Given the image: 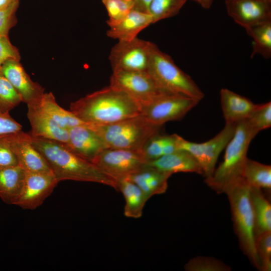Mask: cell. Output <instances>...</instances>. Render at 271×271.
I'll use <instances>...</instances> for the list:
<instances>
[{"mask_svg":"<svg viewBox=\"0 0 271 271\" xmlns=\"http://www.w3.org/2000/svg\"><path fill=\"white\" fill-rule=\"evenodd\" d=\"M237 123H225L223 128L211 139L201 143L187 141L177 135L179 150L189 153L201 166L203 176L209 178L215 169L216 163L221 152L232 138Z\"/></svg>","mask_w":271,"mask_h":271,"instance_id":"cell-8","label":"cell"},{"mask_svg":"<svg viewBox=\"0 0 271 271\" xmlns=\"http://www.w3.org/2000/svg\"><path fill=\"white\" fill-rule=\"evenodd\" d=\"M30 139L34 147L44 157L58 182L73 180L97 183L109 186L117 190L115 180L92 162L69 150L64 144L34 138L30 134Z\"/></svg>","mask_w":271,"mask_h":271,"instance_id":"cell-2","label":"cell"},{"mask_svg":"<svg viewBox=\"0 0 271 271\" xmlns=\"http://www.w3.org/2000/svg\"><path fill=\"white\" fill-rule=\"evenodd\" d=\"M141 106L128 95L109 86L71 103L70 111L84 122L107 125L138 116Z\"/></svg>","mask_w":271,"mask_h":271,"instance_id":"cell-1","label":"cell"},{"mask_svg":"<svg viewBox=\"0 0 271 271\" xmlns=\"http://www.w3.org/2000/svg\"><path fill=\"white\" fill-rule=\"evenodd\" d=\"M171 174L149 166L140 170L127 178L137 184L149 199L164 193L168 188V180Z\"/></svg>","mask_w":271,"mask_h":271,"instance_id":"cell-21","label":"cell"},{"mask_svg":"<svg viewBox=\"0 0 271 271\" xmlns=\"http://www.w3.org/2000/svg\"><path fill=\"white\" fill-rule=\"evenodd\" d=\"M243 179L250 186L271 189V166L247 158L242 173Z\"/></svg>","mask_w":271,"mask_h":271,"instance_id":"cell-27","label":"cell"},{"mask_svg":"<svg viewBox=\"0 0 271 271\" xmlns=\"http://www.w3.org/2000/svg\"><path fill=\"white\" fill-rule=\"evenodd\" d=\"M220 104L225 123H237L248 119L257 104L228 89L220 91Z\"/></svg>","mask_w":271,"mask_h":271,"instance_id":"cell-18","label":"cell"},{"mask_svg":"<svg viewBox=\"0 0 271 271\" xmlns=\"http://www.w3.org/2000/svg\"><path fill=\"white\" fill-rule=\"evenodd\" d=\"M19 165L17 159L5 140L0 136V167H12Z\"/></svg>","mask_w":271,"mask_h":271,"instance_id":"cell-37","label":"cell"},{"mask_svg":"<svg viewBox=\"0 0 271 271\" xmlns=\"http://www.w3.org/2000/svg\"><path fill=\"white\" fill-rule=\"evenodd\" d=\"M200 101L175 93H163L141 106L140 115L151 123L163 126L170 121L180 120Z\"/></svg>","mask_w":271,"mask_h":271,"instance_id":"cell-7","label":"cell"},{"mask_svg":"<svg viewBox=\"0 0 271 271\" xmlns=\"http://www.w3.org/2000/svg\"><path fill=\"white\" fill-rule=\"evenodd\" d=\"M187 1H188V0H187ZM191 1H194L196 2H197V3L198 2V0H191Z\"/></svg>","mask_w":271,"mask_h":271,"instance_id":"cell-42","label":"cell"},{"mask_svg":"<svg viewBox=\"0 0 271 271\" xmlns=\"http://www.w3.org/2000/svg\"><path fill=\"white\" fill-rule=\"evenodd\" d=\"M148 72L159 87L167 92L187 96L199 101L204 97L193 80L153 42Z\"/></svg>","mask_w":271,"mask_h":271,"instance_id":"cell-6","label":"cell"},{"mask_svg":"<svg viewBox=\"0 0 271 271\" xmlns=\"http://www.w3.org/2000/svg\"><path fill=\"white\" fill-rule=\"evenodd\" d=\"M21 102V96L0 70V112H9Z\"/></svg>","mask_w":271,"mask_h":271,"instance_id":"cell-29","label":"cell"},{"mask_svg":"<svg viewBox=\"0 0 271 271\" xmlns=\"http://www.w3.org/2000/svg\"><path fill=\"white\" fill-rule=\"evenodd\" d=\"M152 43L138 37L130 41H118L109 55L112 72H148Z\"/></svg>","mask_w":271,"mask_h":271,"instance_id":"cell-10","label":"cell"},{"mask_svg":"<svg viewBox=\"0 0 271 271\" xmlns=\"http://www.w3.org/2000/svg\"><path fill=\"white\" fill-rule=\"evenodd\" d=\"M31 126L30 136L66 144L69 139L68 129L61 127L35 105H28L27 113Z\"/></svg>","mask_w":271,"mask_h":271,"instance_id":"cell-17","label":"cell"},{"mask_svg":"<svg viewBox=\"0 0 271 271\" xmlns=\"http://www.w3.org/2000/svg\"><path fill=\"white\" fill-rule=\"evenodd\" d=\"M244 29L252 39L251 57L259 54L265 59H269L271 57V19Z\"/></svg>","mask_w":271,"mask_h":271,"instance_id":"cell-26","label":"cell"},{"mask_svg":"<svg viewBox=\"0 0 271 271\" xmlns=\"http://www.w3.org/2000/svg\"><path fill=\"white\" fill-rule=\"evenodd\" d=\"M247 120L258 132L269 128L271 126V102L257 104Z\"/></svg>","mask_w":271,"mask_h":271,"instance_id":"cell-32","label":"cell"},{"mask_svg":"<svg viewBox=\"0 0 271 271\" xmlns=\"http://www.w3.org/2000/svg\"><path fill=\"white\" fill-rule=\"evenodd\" d=\"M20 0H0V11L8 8L14 3L19 2Z\"/></svg>","mask_w":271,"mask_h":271,"instance_id":"cell-40","label":"cell"},{"mask_svg":"<svg viewBox=\"0 0 271 271\" xmlns=\"http://www.w3.org/2000/svg\"><path fill=\"white\" fill-rule=\"evenodd\" d=\"M249 188V185L242 179L225 193L230 203L234 228L241 249L251 263L261 270V262L256 249L255 221Z\"/></svg>","mask_w":271,"mask_h":271,"instance_id":"cell-4","label":"cell"},{"mask_svg":"<svg viewBox=\"0 0 271 271\" xmlns=\"http://www.w3.org/2000/svg\"><path fill=\"white\" fill-rule=\"evenodd\" d=\"M3 136L15 154L19 165L26 172H52L44 157L32 144L29 133L21 130Z\"/></svg>","mask_w":271,"mask_h":271,"instance_id":"cell-13","label":"cell"},{"mask_svg":"<svg viewBox=\"0 0 271 271\" xmlns=\"http://www.w3.org/2000/svg\"><path fill=\"white\" fill-rule=\"evenodd\" d=\"M109 86L124 92L141 106L163 93H169L161 89L148 72L113 71Z\"/></svg>","mask_w":271,"mask_h":271,"instance_id":"cell-11","label":"cell"},{"mask_svg":"<svg viewBox=\"0 0 271 271\" xmlns=\"http://www.w3.org/2000/svg\"><path fill=\"white\" fill-rule=\"evenodd\" d=\"M108 148L142 151L146 142L160 132L162 126L153 124L141 115L107 125L88 124Z\"/></svg>","mask_w":271,"mask_h":271,"instance_id":"cell-5","label":"cell"},{"mask_svg":"<svg viewBox=\"0 0 271 271\" xmlns=\"http://www.w3.org/2000/svg\"><path fill=\"white\" fill-rule=\"evenodd\" d=\"M107 12L109 27L121 21L133 9L131 0H102Z\"/></svg>","mask_w":271,"mask_h":271,"instance_id":"cell-30","label":"cell"},{"mask_svg":"<svg viewBox=\"0 0 271 271\" xmlns=\"http://www.w3.org/2000/svg\"><path fill=\"white\" fill-rule=\"evenodd\" d=\"M1 71L27 105L38 102L44 93V88L34 82L25 71L20 60L9 59L2 65Z\"/></svg>","mask_w":271,"mask_h":271,"instance_id":"cell-14","label":"cell"},{"mask_svg":"<svg viewBox=\"0 0 271 271\" xmlns=\"http://www.w3.org/2000/svg\"><path fill=\"white\" fill-rule=\"evenodd\" d=\"M92 163L117 181L145 168L148 161L141 151L107 148L101 151Z\"/></svg>","mask_w":271,"mask_h":271,"instance_id":"cell-9","label":"cell"},{"mask_svg":"<svg viewBox=\"0 0 271 271\" xmlns=\"http://www.w3.org/2000/svg\"><path fill=\"white\" fill-rule=\"evenodd\" d=\"M228 15L245 28L271 19V0H225Z\"/></svg>","mask_w":271,"mask_h":271,"instance_id":"cell-15","label":"cell"},{"mask_svg":"<svg viewBox=\"0 0 271 271\" xmlns=\"http://www.w3.org/2000/svg\"><path fill=\"white\" fill-rule=\"evenodd\" d=\"M149 166L171 174L191 172L203 175L202 169L196 160L188 152L178 150L159 158L148 162Z\"/></svg>","mask_w":271,"mask_h":271,"instance_id":"cell-20","label":"cell"},{"mask_svg":"<svg viewBox=\"0 0 271 271\" xmlns=\"http://www.w3.org/2000/svg\"><path fill=\"white\" fill-rule=\"evenodd\" d=\"M18 48L13 45L8 35H0V70L2 65L9 59L20 60Z\"/></svg>","mask_w":271,"mask_h":271,"instance_id":"cell-36","label":"cell"},{"mask_svg":"<svg viewBox=\"0 0 271 271\" xmlns=\"http://www.w3.org/2000/svg\"><path fill=\"white\" fill-rule=\"evenodd\" d=\"M116 182L117 190L122 193L125 201L124 215L129 218L141 217L146 203L149 200L145 193L127 178L118 180Z\"/></svg>","mask_w":271,"mask_h":271,"instance_id":"cell-23","label":"cell"},{"mask_svg":"<svg viewBox=\"0 0 271 271\" xmlns=\"http://www.w3.org/2000/svg\"><path fill=\"white\" fill-rule=\"evenodd\" d=\"M152 24L153 19L149 13L132 9L119 23L110 26L106 35L118 41H130Z\"/></svg>","mask_w":271,"mask_h":271,"instance_id":"cell-19","label":"cell"},{"mask_svg":"<svg viewBox=\"0 0 271 271\" xmlns=\"http://www.w3.org/2000/svg\"><path fill=\"white\" fill-rule=\"evenodd\" d=\"M256 249L261 262V270L271 269V231L256 237Z\"/></svg>","mask_w":271,"mask_h":271,"instance_id":"cell-33","label":"cell"},{"mask_svg":"<svg viewBox=\"0 0 271 271\" xmlns=\"http://www.w3.org/2000/svg\"><path fill=\"white\" fill-rule=\"evenodd\" d=\"M59 182L53 173L26 172L20 194L15 203L25 209H35L52 193Z\"/></svg>","mask_w":271,"mask_h":271,"instance_id":"cell-12","label":"cell"},{"mask_svg":"<svg viewBox=\"0 0 271 271\" xmlns=\"http://www.w3.org/2000/svg\"><path fill=\"white\" fill-rule=\"evenodd\" d=\"M167 137V135L159 132L152 136L146 142L141 152L148 162L163 156V148Z\"/></svg>","mask_w":271,"mask_h":271,"instance_id":"cell-34","label":"cell"},{"mask_svg":"<svg viewBox=\"0 0 271 271\" xmlns=\"http://www.w3.org/2000/svg\"><path fill=\"white\" fill-rule=\"evenodd\" d=\"M187 0H152L149 12L155 23L177 15Z\"/></svg>","mask_w":271,"mask_h":271,"instance_id":"cell-28","label":"cell"},{"mask_svg":"<svg viewBox=\"0 0 271 271\" xmlns=\"http://www.w3.org/2000/svg\"><path fill=\"white\" fill-rule=\"evenodd\" d=\"M249 186L256 237L264 232L271 231V205L260 189Z\"/></svg>","mask_w":271,"mask_h":271,"instance_id":"cell-25","label":"cell"},{"mask_svg":"<svg viewBox=\"0 0 271 271\" xmlns=\"http://www.w3.org/2000/svg\"><path fill=\"white\" fill-rule=\"evenodd\" d=\"M258 132L247 119L236 124L234 133L225 147L222 162L205 182L218 193H226L242 179L247 153L251 141Z\"/></svg>","mask_w":271,"mask_h":271,"instance_id":"cell-3","label":"cell"},{"mask_svg":"<svg viewBox=\"0 0 271 271\" xmlns=\"http://www.w3.org/2000/svg\"><path fill=\"white\" fill-rule=\"evenodd\" d=\"M188 271H228L230 268L221 261L213 257L198 256L190 260L185 265Z\"/></svg>","mask_w":271,"mask_h":271,"instance_id":"cell-31","label":"cell"},{"mask_svg":"<svg viewBox=\"0 0 271 271\" xmlns=\"http://www.w3.org/2000/svg\"><path fill=\"white\" fill-rule=\"evenodd\" d=\"M88 124L68 128V141L64 144L75 154L92 162L101 151L108 148L103 140Z\"/></svg>","mask_w":271,"mask_h":271,"instance_id":"cell-16","label":"cell"},{"mask_svg":"<svg viewBox=\"0 0 271 271\" xmlns=\"http://www.w3.org/2000/svg\"><path fill=\"white\" fill-rule=\"evenodd\" d=\"M152 0H131L133 3V9L139 11L149 13L150 5Z\"/></svg>","mask_w":271,"mask_h":271,"instance_id":"cell-39","label":"cell"},{"mask_svg":"<svg viewBox=\"0 0 271 271\" xmlns=\"http://www.w3.org/2000/svg\"><path fill=\"white\" fill-rule=\"evenodd\" d=\"M214 0H198V3L203 8L208 9H209L213 2Z\"/></svg>","mask_w":271,"mask_h":271,"instance_id":"cell-41","label":"cell"},{"mask_svg":"<svg viewBox=\"0 0 271 271\" xmlns=\"http://www.w3.org/2000/svg\"><path fill=\"white\" fill-rule=\"evenodd\" d=\"M19 2L14 3L8 8L0 11V35H8L11 29L17 23L16 12Z\"/></svg>","mask_w":271,"mask_h":271,"instance_id":"cell-35","label":"cell"},{"mask_svg":"<svg viewBox=\"0 0 271 271\" xmlns=\"http://www.w3.org/2000/svg\"><path fill=\"white\" fill-rule=\"evenodd\" d=\"M22 126L10 115L9 112H0V136L22 130Z\"/></svg>","mask_w":271,"mask_h":271,"instance_id":"cell-38","label":"cell"},{"mask_svg":"<svg viewBox=\"0 0 271 271\" xmlns=\"http://www.w3.org/2000/svg\"><path fill=\"white\" fill-rule=\"evenodd\" d=\"M26 171L20 165L0 167V197L15 205L22 189Z\"/></svg>","mask_w":271,"mask_h":271,"instance_id":"cell-22","label":"cell"},{"mask_svg":"<svg viewBox=\"0 0 271 271\" xmlns=\"http://www.w3.org/2000/svg\"><path fill=\"white\" fill-rule=\"evenodd\" d=\"M31 105L37 106L62 128L68 129L75 126L88 124L79 119L71 111L61 107L51 92L44 93L38 102Z\"/></svg>","mask_w":271,"mask_h":271,"instance_id":"cell-24","label":"cell"}]
</instances>
